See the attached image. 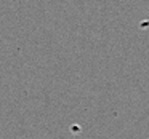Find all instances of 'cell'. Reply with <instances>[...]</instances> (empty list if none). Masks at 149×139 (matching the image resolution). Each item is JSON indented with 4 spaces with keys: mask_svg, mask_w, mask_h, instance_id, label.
Returning <instances> with one entry per match:
<instances>
[]
</instances>
